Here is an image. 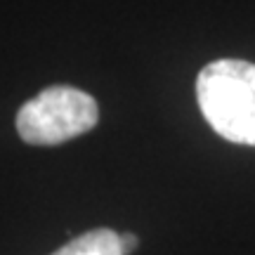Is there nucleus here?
<instances>
[{"label": "nucleus", "instance_id": "3", "mask_svg": "<svg viewBox=\"0 0 255 255\" xmlns=\"http://www.w3.org/2000/svg\"><path fill=\"white\" fill-rule=\"evenodd\" d=\"M52 255H123V251H121L119 234L102 227L71 239L66 246H62Z\"/></svg>", "mask_w": 255, "mask_h": 255}, {"label": "nucleus", "instance_id": "4", "mask_svg": "<svg viewBox=\"0 0 255 255\" xmlns=\"http://www.w3.org/2000/svg\"><path fill=\"white\" fill-rule=\"evenodd\" d=\"M119 241H121V251H123V255L132 253L137 248V237L135 234H119Z\"/></svg>", "mask_w": 255, "mask_h": 255}, {"label": "nucleus", "instance_id": "1", "mask_svg": "<svg viewBox=\"0 0 255 255\" xmlns=\"http://www.w3.org/2000/svg\"><path fill=\"white\" fill-rule=\"evenodd\" d=\"M196 100L220 137L255 146V64L241 59L206 64L196 76Z\"/></svg>", "mask_w": 255, "mask_h": 255}, {"label": "nucleus", "instance_id": "2", "mask_svg": "<svg viewBox=\"0 0 255 255\" xmlns=\"http://www.w3.org/2000/svg\"><path fill=\"white\" fill-rule=\"evenodd\" d=\"M97 119L100 111L92 95L69 85H52L19 109L17 132L26 144L55 146L90 132Z\"/></svg>", "mask_w": 255, "mask_h": 255}]
</instances>
